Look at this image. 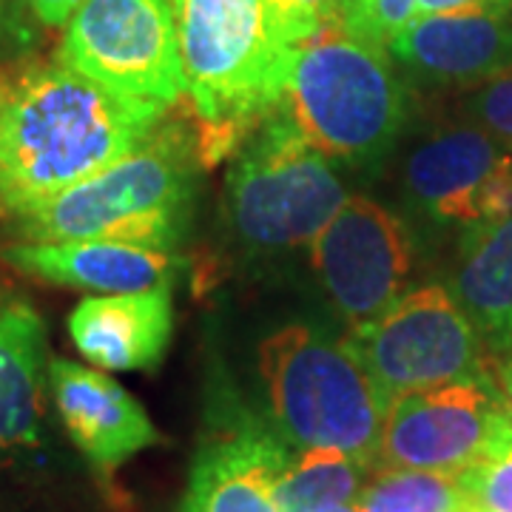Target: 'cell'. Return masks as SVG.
Masks as SVG:
<instances>
[{
	"mask_svg": "<svg viewBox=\"0 0 512 512\" xmlns=\"http://www.w3.org/2000/svg\"><path fill=\"white\" fill-rule=\"evenodd\" d=\"M165 114L63 63L15 74L0 111V220H18L117 163Z\"/></svg>",
	"mask_w": 512,
	"mask_h": 512,
	"instance_id": "cell-1",
	"label": "cell"
},
{
	"mask_svg": "<svg viewBox=\"0 0 512 512\" xmlns=\"http://www.w3.org/2000/svg\"><path fill=\"white\" fill-rule=\"evenodd\" d=\"M188 114L205 165L237 151L279 106L293 43L265 0H171Z\"/></svg>",
	"mask_w": 512,
	"mask_h": 512,
	"instance_id": "cell-2",
	"label": "cell"
},
{
	"mask_svg": "<svg viewBox=\"0 0 512 512\" xmlns=\"http://www.w3.org/2000/svg\"><path fill=\"white\" fill-rule=\"evenodd\" d=\"M200 163L194 128L163 117L117 163L12 220V228L23 242L114 239L174 254L191 222Z\"/></svg>",
	"mask_w": 512,
	"mask_h": 512,
	"instance_id": "cell-3",
	"label": "cell"
},
{
	"mask_svg": "<svg viewBox=\"0 0 512 512\" xmlns=\"http://www.w3.org/2000/svg\"><path fill=\"white\" fill-rule=\"evenodd\" d=\"M279 106L330 163L376 165L402 134L407 92L382 46L333 20L293 46Z\"/></svg>",
	"mask_w": 512,
	"mask_h": 512,
	"instance_id": "cell-4",
	"label": "cell"
},
{
	"mask_svg": "<svg viewBox=\"0 0 512 512\" xmlns=\"http://www.w3.org/2000/svg\"><path fill=\"white\" fill-rule=\"evenodd\" d=\"M259 379L276 433L299 450H339L376 467L387 404L339 339L305 322L259 345Z\"/></svg>",
	"mask_w": 512,
	"mask_h": 512,
	"instance_id": "cell-5",
	"label": "cell"
},
{
	"mask_svg": "<svg viewBox=\"0 0 512 512\" xmlns=\"http://www.w3.org/2000/svg\"><path fill=\"white\" fill-rule=\"evenodd\" d=\"M345 200L348 191L328 157L276 106L228 168L225 220L254 251H288L311 245Z\"/></svg>",
	"mask_w": 512,
	"mask_h": 512,
	"instance_id": "cell-6",
	"label": "cell"
},
{
	"mask_svg": "<svg viewBox=\"0 0 512 512\" xmlns=\"http://www.w3.org/2000/svg\"><path fill=\"white\" fill-rule=\"evenodd\" d=\"M345 345L384 404L441 384L493 376L476 325L441 285L407 291L376 319L350 328Z\"/></svg>",
	"mask_w": 512,
	"mask_h": 512,
	"instance_id": "cell-7",
	"label": "cell"
},
{
	"mask_svg": "<svg viewBox=\"0 0 512 512\" xmlns=\"http://www.w3.org/2000/svg\"><path fill=\"white\" fill-rule=\"evenodd\" d=\"M57 63L163 111L185 92L171 0H83L66 23Z\"/></svg>",
	"mask_w": 512,
	"mask_h": 512,
	"instance_id": "cell-8",
	"label": "cell"
},
{
	"mask_svg": "<svg viewBox=\"0 0 512 512\" xmlns=\"http://www.w3.org/2000/svg\"><path fill=\"white\" fill-rule=\"evenodd\" d=\"M510 441L512 421L495 376L450 382L387 404L376 467L461 476Z\"/></svg>",
	"mask_w": 512,
	"mask_h": 512,
	"instance_id": "cell-9",
	"label": "cell"
},
{
	"mask_svg": "<svg viewBox=\"0 0 512 512\" xmlns=\"http://www.w3.org/2000/svg\"><path fill=\"white\" fill-rule=\"evenodd\" d=\"M313 271L350 328L399 302L416 268V248L402 217L353 194L311 242Z\"/></svg>",
	"mask_w": 512,
	"mask_h": 512,
	"instance_id": "cell-10",
	"label": "cell"
},
{
	"mask_svg": "<svg viewBox=\"0 0 512 512\" xmlns=\"http://www.w3.org/2000/svg\"><path fill=\"white\" fill-rule=\"evenodd\" d=\"M402 183L410 205L439 225L504 220L512 214V148L476 123L444 126L407 154Z\"/></svg>",
	"mask_w": 512,
	"mask_h": 512,
	"instance_id": "cell-11",
	"label": "cell"
},
{
	"mask_svg": "<svg viewBox=\"0 0 512 512\" xmlns=\"http://www.w3.org/2000/svg\"><path fill=\"white\" fill-rule=\"evenodd\" d=\"M387 49L430 86L476 89L512 69V0H478L456 12L416 18Z\"/></svg>",
	"mask_w": 512,
	"mask_h": 512,
	"instance_id": "cell-12",
	"label": "cell"
},
{
	"mask_svg": "<svg viewBox=\"0 0 512 512\" xmlns=\"http://www.w3.org/2000/svg\"><path fill=\"white\" fill-rule=\"evenodd\" d=\"M291 458L276 427L225 413L191 464L180 512H279L276 481Z\"/></svg>",
	"mask_w": 512,
	"mask_h": 512,
	"instance_id": "cell-13",
	"label": "cell"
},
{
	"mask_svg": "<svg viewBox=\"0 0 512 512\" xmlns=\"http://www.w3.org/2000/svg\"><path fill=\"white\" fill-rule=\"evenodd\" d=\"M49 384L69 439L94 467L114 470L160 441L143 404L106 373L55 359Z\"/></svg>",
	"mask_w": 512,
	"mask_h": 512,
	"instance_id": "cell-14",
	"label": "cell"
},
{
	"mask_svg": "<svg viewBox=\"0 0 512 512\" xmlns=\"http://www.w3.org/2000/svg\"><path fill=\"white\" fill-rule=\"evenodd\" d=\"M174 333L171 282L134 293L86 296L69 316L74 348L103 370H154Z\"/></svg>",
	"mask_w": 512,
	"mask_h": 512,
	"instance_id": "cell-15",
	"label": "cell"
},
{
	"mask_svg": "<svg viewBox=\"0 0 512 512\" xmlns=\"http://www.w3.org/2000/svg\"><path fill=\"white\" fill-rule=\"evenodd\" d=\"M3 259L23 274L60 288L92 293H134L171 282L177 256L114 239L15 242Z\"/></svg>",
	"mask_w": 512,
	"mask_h": 512,
	"instance_id": "cell-16",
	"label": "cell"
},
{
	"mask_svg": "<svg viewBox=\"0 0 512 512\" xmlns=\"http://www.w3.org/2000/svg\"><path fill=\"white\" fill-rule=\"evenodd\" d=\"M453 296L495 362L512 356V214L464 231Z\"/></svg>",
	"mask_w": 512,
	"mask_h": 512,
	"instance_id": "cell-17",
	"label": "cell"
},
{
	"mask_svg": "<svg viewBox=\"0 0 512 512\" xmlns=\"http://www.w3.org/2000/svg\"><path fill=\"white\" fill-rule=\"evenodd\" d=\"M46 325L26 302H0V447H37L46 382Z\"/></svg>",
	"mask_w": 512,
	"mask_h": 512,
	"instance_id": "cell-18",
	"label": "cell"
},
{
	"mask_svg": "<svg viewBox=\"0 0 512 512\" xmlns=\"http://www.w3.org/2000/svg\"><path fill=\"white\" fill-rule=\"evenodd\" d=\"M376 467L339 450H299L276 481L279 512H319L353 504Z\"/></svg>",
	"mask_w": 512,
	"mask_h": 512,
	"instance_id": "cell-19",
	"label": "cell"
},
{
	"mask_svg": "<svg viewBox=\"0 0 512 512\" xmlns=\"http://www.w3.org/2000/svg\"><path fill=\"white\" fill-rule=\"evenodd\" d=\"M356 512H464L458 476L376 467L353 501Z\"/></svg>",
	"mask_w": 512,
	"mask_h": 512,
	"instance_id": "cell-20",
	"label": "cell"
},
{
	"mask_svg": "<svg viewBox=\"0 0 512 512\" xmlns=\"http://www.w3.org/2000/svg\"><path fill=\"white\" fill-rule=\"evenodd\" d=\"M467 512H512V441L493 458L458 476Z\"/></svg>",
	"mask_w": 512,
	"mask_h": 512,
	"instance_id": "cell-21",
	"label": "cell"
},
{
	"mask_svg": "<svg viewBox=\"0 0 512 512\" xmlns=\"http://www.w3.org/2000/svg\"><path fill=\"white\" fill-rule=\"evenodd\" d=\"M461 111L470 117V123H476L487 134H493L498 143L512 148V69L470 89L461 103Z\"/></svg>",
	"mask_w": 512,
	"mask_h": 512,
	"instance_id": "cell-22",
	"label": "cell"
},
{
	"mask_svg": "<svg viewBox=\"0 0 512 512\" xmlns=\"http://www.w3.org/2000/svg\"><path fill=\"white\" fill-rule=\"evenodd\" d=\"M265 3L274 12L282 35L288 37V43L293 46L311 37L313 32H319L322 26L339 20L336 0H265Z\"/></svg>",
	"mask_w": 512,
	"mask_h": 512,
	"instance_id": "cell-23",
	"label": "cell"
},
{
	"mask_svg": "<svg viewBox=\"0 0 512 512\" xmlns=\"http://www.w3.org/2000/svg\"><path fill=\"white\" fill-rule=\"evenodd\" d=\"M416 20V0H370L367 12L356 23L353 35L387 49L390 40Z\"/></svg>",
	"mask_w": 512,
	"mask_h": 512,
	"instance_id": "cell-24",
	"label": "cell"
},
{
	"mask_svg": "<svg viewBox=\"0 0 512 512\" xmlns=\"http://www.w3.org/2000/svg\"><path fill=\"white\" fill-rule=\"evenodd\" d=\"M37 20L20 0H0V55L32 46Z\"/></svg>",
	"mask_w": 512,
	"mask_h": 512,
	"instance_id": "cell-25",
	"label": "cell"
},
{
	"mask_svg": "<svg viewBox=\"0 0 512 512\" xmlns=\"http://www.w3.org/2000/svg\"><path fill=\"white\" fill-rule=\"evenodd\" d=\"M26 6V12L46 29H57L66 26L69 18L77 12V6L83 0H20Z\"/></svg>",
	"mask_w": 512,
	"mask_h": 512,
	"instance_id": "cell-26",
	"label": "cell"
},
{
	"mask_svg": "<svg viewBox=\"0 0 512 512\" xmlns=\"http://www.w3.org/2000/svg\"><path fill=\"white\" fill-rule=\"evenodd\" d=\"M493 376H495V384H498V390H501V399H504V404H507V413H510V421H512V356L495 362Z\"/></svg>",
	"mask_w": 512,
	"mask_h": 512,
	"instance_id": "cell-27",
	"label": "cell"
},
{
	"mask_svg": "<svg viewBox=\"0 0 512 512\" xmlns=\"http://www.w3.org/2000/svg\"><path fill=\"white\" fill-rule=\"evenodd\" d=\"M470 3H478V0H416V18L456 12V9H464V6H470Z\"/></svg>",
	"mask_w": 512,
	"mask_h": 512,
	"instance_id": "cell-28",
	"label": "cell"
},
{
	"mask_svg": "<svg viewBox=\"0 0 512 512\" xmlns=\"http://www.w3.org/2000/svg\"><path fill=\"white\" fill-rule=\"evenodd\" d=\"M336 6H339V23H342L348 32H353L356 23H359L362 15L367 12L370 0H336Z\"/></svg>",
	"mask_w": 512,
	"mask_h": 512,
	"instance_id": "cell-29",
	"label": "cell"
},
{
	"mask_svg": "<svg viewBox=\"0 0 512 512\" xmlns=\"http://www.w3.org/2000/svg\"><path fill=\"white\" fill-rule=\"evenodd\" d=\"M12 86H15V74H9L6 69H0V111L6 106L9 94H12Z\"/></svg>",
	"mask_w": 512,
	"mask_h": 512,
	"instance_id": "cell-30",
	"label": "cell"
},
{
	"mask_svg": "<svg viewBox=\"0 0 512 512\" xmlns=\"http://www.w3.org/2000/svg\"><path fill=\"white\" fill-rule=\"evenodd\" d=\"M319 512H356L353 504H342V507H330V510H319Z\"/></svg>",
	"mask_w": 512,
	"mask_h": 512,
	"instance_id": "cell-31",
	"label": "cell"
},
{
	"mask_svg": "<svg viewBox=\"0 0 512 512\" xmlns=\"http://www.w3.org/2000/svg\"><path fill=\"white\" fill-rule=\"evenodd\" d=\"M464 512H467V510H464Z\"/></svg>",
	"mask_w": 512,
	"mask_h": 512,
	"instance_id": "cell-32",
	"label": "cell"
}]
</instances>
